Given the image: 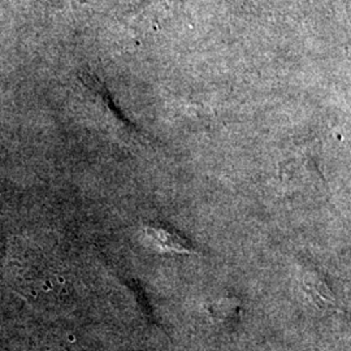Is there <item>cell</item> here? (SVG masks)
Here are the masks:
<instances>
[{"label":"cell","mask_w":351,"mask_h":351,"mask_svg":"<svg viewBox=\"0 0 351 351\" xmlns=\"http://www.w3.org/2000/svg\"><path fill=\"white\" fill-rule=\"evenodd\" d=\"M146 234L151 242L160 250L190 252L188 241L175 233L172 229L160 226H150L146 228Z\"/></svg>","instance_id":"1"}]
</instances>
